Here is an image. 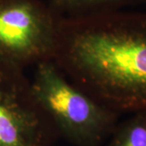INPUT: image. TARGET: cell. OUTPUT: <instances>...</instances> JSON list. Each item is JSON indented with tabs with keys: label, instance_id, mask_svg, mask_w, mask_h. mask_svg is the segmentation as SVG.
I'll return each instance as SVG.
<instances>
[{
	"label": "cell",
	"instance_id": "cell-6",
	"mask_svg": "<svg viewBox=\"0 0 146 146\" xmlns=\"http://www.w3.org/2000/svg\"><path fill=\"white\" fill-rule=\"evenodd\" d=\"M108 146H146V111L132 113L116 125Z\"/></svg>",
	"mask_w": 146,
	"mask_h": 146
},
{
	"label": "cell",
	"instance_id": "cell-5",
	"mask_svg": "<svg viewBox=\"0 0 146 146\" xmlns=\"http://www.w3.org/2000/svg\"><path fill=\"white\" fill-rule=\"evenodd\" d=\"M47 3L60 16L74 17L125 10L146 4V0H48Z\"/></svg>",
	"mask_w": 146,
	"mask_h": 146
},
{
	"label": "cell",
	"instance_id": "cell-4",
	"mask_svg": "<svg viewBox=\"0 0 146 146\" xmlns=\"http://www.w3.org/2000/svg\"><path fill=\"white\" fill-rule=\"evenodd\" d=\"M54 133L24 72L0 64V146H50Z\"/></svg>",
	"mask_w": 146,
	"mask_h": 146
},
{
	"label": "cell",
	"instance_id": "cell-1",
	"mask_svg": "<svg viewBox=\"0 0 146 146\" xmlns=\"http://www.w3.org/2000/svg\"><path fill=\"white\" fill-rule=\"evenodd\" d=\"M54 62L118 114L146 111V11L62 17Z\"/></svg>",
	"mask_w": 146,
	"mask_h": 146
},
{
	"label": "cell",
	"instance_id": "cell-3",
	"mask_svg": "<svg viewBox=\"0 0 146 146\" xmlns=\"http://www.w3.org/2000/svg\"><path fill=\"white\" fill-rule=\"evenodd\" d=\"M61 18L42 0H0V64L24 72L54 61Z\"/></svg>",
	"mask_w": 146,
	"mask_h": 146
},
{
	"label": "cell",
	"instance_id": "cell-2",
	"mask_svg": "<svg viewBox=\"0 0 146 146\" xmlns=\"http://www.w3.org/2000/svg\"><path fill=\"white\" fill-rule=\"evenodd\" d=\"M33 94L56 133L78 146H98L111 136L119 114L71 81L54 61L36 65Z\"/></svg>",
	"mask_w": 146,
	"mask_h": 146
}]
</instances>
